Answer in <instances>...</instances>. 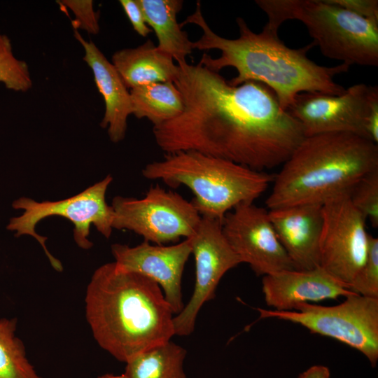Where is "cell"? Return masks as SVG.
Returning <instances> with one entry per match:
<instances>
[{
    "mask_svg": "<svg viewBox=\"0 0 378 378\" xmlns=\"http://www.w3.org/2000/svg\"><path fill=\"white\" fill-rule=\"evenodd\" d=\"M177 64L174 83L183 111L153 128L166 154L195 150L264 172L282 164L305 137L265 84L250 80L234 86L200 63Z\"/></svg>",
    "mask_w": 378,
    "mask_h": 378,
    "instance_id": "1",
    "label": "cell"
},
{
    "mask_svg": "<svg viewBox=\"0 0 378 378\" xmlns=\"http://www.w3.org/2000/svg\"><path fill=\"white\" fill-rule=\"evenodd\" d=\"M236 22L238 38L230 39L218 35L206 22L197 1L194 13L180 24L181 27L193 24L202 30V36L192 41V50L220 51L216 58L204 54L200 64L216 72L228 66L237 70V76L229 80L230 85L236 86L250 80L262 83L275 93L285 111L301 92L340 94L345 91L334 77L348 71L349 66H325L312 61L307 54L316 46L314 41L298 49L290 48L279 38L278 31L265 26L257 34L242 18H237Z\"/></svg>",
    "mask_w": 378,
    "mask_h": 378,
    "instance_id": "2",
    "label": "cell"
},
{
    "mask_svg": "<svg viewBox=\"0 0 378 378\" xmlns=\"http://www.w3.org/2000/svg\"><path fill=\"white\" fill-rule=\"evenodd\" d=\"M85 315L98 344L117 360L134 356L171 340L174 312L153 280L106 263L87 286Z\"/></svg>",
    "mask_w": 378,
    "mask_h": 378,
    "instance_id": "3",
    "label": "cell"
},
{
    "mask_svg": "<svg viewBox=\"0 0 378 378\" xmlns=\"http://www.w3.org/2000/svg\"><path fill=\"white\" fill-rule=\"evenodd\" d=\"M274 176L269 210L302 204H323L349 193L378 169V145L347 132L306 136Z\"/></svg>",
    "mask_w": 378,
    "mask_h": 378,
    "instance_id": "4",
    "label": "cell"
},
{
    "mask_svg": "<svg viewBox=\"0 0 378 378\" xmlns=\"http://www.w3.org/2000/svg\"><path fill=\"white\" fill-rule=\"evenodd\" d=\"M142 174L173 188L187 187L194 195L191 203L200 216L221 223L237 205L253 202L274 176L195 150L166 154L164 159L146 164Z\"/></svg>",
    "mask_w": 378,
    "mask_h": 378,
    "instance_id": "5",
    "label": "cell"
},
{
    "mask_svg": "<svg viewBox=\"0 0 378 378\" xmlns=\"http://www.w3.org/2000/svg\"><path fill=\"white\" fill-rule=\"evenodd\" d=\"M278 31L289 20L306 27L321 53L348 66H378V22L361 18L332 0H256Z\"/></svg>",
    "mask_w": 378,
    "mask_h": 378,
    "instance_id": "6",
    "label": "cell"
},
{
    "mask_svg": "<svg viewBox=\"0 0 378 378\" xmlns=\"http://www.w3.org/2000/svg\"><path fill=\"white\" fill-rule=\"evenodd\" d=\"M113 180L111 175L71 197L59 201L36 202L28 197H20L13 202L15 209L23 213L10 219L7 229L15 232V237L32 236L42 246L52 267L57 272L63 270L61 262L55 258L46 245L47 237L36 233L37 223L45 218L59 216L67 218L74 225V238L77 245L90 248L93 244L89 239L90 225L106 238L113 230L114 212L106 202V192Z\"/></svg>",
    "mask_w": 378,
    "mask_h": 378,
    "instance_id": "7",
    "label": "cell"
},
{
    "mask_svg": "<svg viewBox=\"0 0 378 378\" xmlns=\"http://www.w3.org/2000/svg\"><path fill=\"white\" fill-rule=\"evenodd\" d=\"M260 318L299 324L312 333L335 339L362 353L375 367L378 360V298L352 293L340 304H298L293 311L258 308Z\"/></svg>",
    "mask_w": 378,
    "mask_h": 378,
    "instance_id": "8",
    "label": "cell"
},
{
    "mask_svg": "<svg viewBox=\"0 0 378 378\" xmlns=\"http://www.w3.org/2000/svg\"><path fill=\"white\" fill-rule=\"evenodd\" d=\"M286 111L304 136L347 132L378 144V88L354 85L340 94L299 93Z\"/></svg>",
    "mask_w": 378,
    "mask_h": 378,
    "instance_id": "9",
    "label": "cell"
},
{
    "mask_svg": "<svg viewBox=\"0 0 378 378\" xmlns=\"http://www.w3.org/2000/svg\"><path fill=\"white\" fill-rule=\"evenodd\" d=\"M111 206L113 229L131 230L158 245L189 238L202 218L191 202L158 185L141 199L116 196Z\"/></svg>",
    "mask_w": 378,
    "mask_h": 378,
    "instance_id": "10",
    "label": "cell"
},
{
    "mask_svg": "<svg viewBox=\"0 0 378 378\" xmlns=\"http://www.w3.org/2000/svg\"><path fill=\"white\" fill-rule=\"evenodd\" d=\"M322 213L320 267L349 288L367 256L366 220L353 206L349 192L326 202Z\"/></svg>",
    "mask_w": 378,
    "mask_h": 378,
    "instance_id": "11",
    "label": "cell"
},
{
    "mask_svg": "<svg viewBox=\"0 0 378 378\" xmlns=\"http://www.w3.org/2000/svg\"><path fill=\"white\" fill-rule=\"evenodd\" d=\"M188 239L195 260L193 293L182 311L173 318L175 335L188 336L195 330L197 314L203 304L212 300L224 274L241 263L227 241L222 223L202 217Z\"/></svg>",
    "mask_w": 378,
    "mask_h": 378,
    "instance_id": "12",
    "label": "cell"
},
{
    "mask_svg": "<svg viewBox=\"0 0 378 378\" xmlns=\"http://www.w3.org/2000/svg\"><path fill=\"white\" fill-rule=\"evenodd\" d=\"M222 230L241 263H247L257 275L295 270L265 209L241 203L225 214Z\"/></svg>",
    "mask_w": 378,
    "mask_h": 378,
    "instance_id": "13",
    "label": "cell"
},
{
    "mask_svg": "<svg viewBox=\"0 0 378 378\" xmlns=\"http://www.w3.org/2000/svg\"><path fill=\"white\" fill-rule=\"evenodd\" d=\"M111 252L119 268L156 282L175 315L182 311V276L192 254L188 239L170 246L151 244L147 241L133 247L113 244Z\"/></svg>",
    "mask_w": 378,
    "mask_h": 378,
    "instance_id": "14",
    "label": "cell"
},
{
    "mask_svg": "<svg viewBox=\"0 0 378 378\" xmlns=\"http://www.w3.org/2000/svg\"><path fill=\"white\" fill-rule=\"evenodd\" d=\"M268 211L279 240L295 270H310L319 267L322 205L302 204Z\"/></svg>",
    "mask_w": 378,
    "mask_h": 378,
    "instance_id": "15",
    "label": "cell"
},
{
    "mask_svg": "<svg viewBox=\"0 0 378 378\" xmlns=\"http://www.w3.org/2000/svg\"><path fill=\"white\" fill-rule=\"evenodd\" d=\"M262 290L266 304L276 311H293L300 303L336 300L354 293L320 267L264 276Z\"/></svg>",
    "mask_w": 378,
    "mask_h": 378,
    "instance_id": "16",
    "label": "cell"
},
{
    "mask_svg": "<svg viewBox=\"0 0 378 378\" xmlns=\"http://www.w3.org/2000/svg\"><path fill=\"white\" fill-rule=\"evenodd\" d=\"M74 36L83 47V60L92 69L97 88L102 94L105 111L100 123L107 128L110 139L113 143L122 141L127 128L128 117L132 114L130 91L119 73L92 41H86L78 29Z\"/></svg>",
    "mask_w": 378,
    "mask_h": 378,
    "instance_id": "17",
    "label": "cell"
},
{
    "mask_svg": "<svg viewBox=\"0 0 378 378\" xmlns=\"http://www.w3.org/2000/svg\"><path fill=\"white\" fill-rule=\"evenodd\" d=\"M111 63L130 89L155 83H174L178 71L173 57L159 50L151 40L115 52Z\"/></svg>",
    "mask_w": 378,
    "mask_h": 378,
    "instance_id": "18",
    "label": "cell"
},
{
    "mask_svg": "<svg viewBox=\"0 0 378 378\" xmlns=\"http://www.w3.org/2000/svg\"><path fill=\"white\" fill-rule=\"evenodd\" d=\"M148 27L154 31L158 48L171 55L177 63L186 61L192 51V41L181 29L176 16L181 10V0H137Z\"/></svg>",
    "mask_w": 378,
    "mask_h": 378,
    "instance_id": "19",
    "label": "cell"
},
{
    "mask_svg": "<svg viewBox=\"0 0 378 378\" xmlns=\"http://www.w3.org/2000/svg\"><path fill=\"white\" fill-rule=\"evenodd\" d=\"M132 114L147 118L153 126L178 116L183 111L181 94L173 82L139 85L130 90Z\"/></svg>",
    "mask_w": 378,
    "mask_h": 378,
    "instance_id": "20",
    "label": "cell"
},
{
    "mask_svg": "<svg viewBox=\"0 0 378 378\" xmlns=\"http://www.w3.org/2000/svg\"><path fill=\"white\" fill-rule=\"evenodd\" d=\"M187 351L171 340L137 354L126 363L127 378H187Z\"/></svg>",
    "mask_w": 378,
    "mask_h": 378,
    "instance_id": "21",
    "label": "cell"
},
{
    "mask_svg": "<svg viewBox=\"0 0 378 378\" xmlns=\"http://www.w3.org/2000/svg\"><path fill=\"white\" fill-rule=\"evenodd\" d=\"M16 326V318L0 319V378H42L28 360Z\"/></svg>",
    "mask_w": 378,
    "mask_h": 378,
    "instance_id": "22",
    "label": "cell"
},
{
    "mask_svg": "<svg viewBox=\"0 0 378 378\" xmlns=\"http://www.w3.org/2000/svg\"><path fill=\"white\" fill-rule=\"evenodd\" d=\"M0 82L15 92H25L32 87L27 64L15 57L10 38L1 33Z\"/></svg>",
    "mask_w": 378,
    "mask_h": 378,
    "instance_id": "23",
    "label": "cell"
},
{
    "mask_svg": "<svg viewBox=\"0 0 378 378\" xmlns=\"http://www.w3.org/2000/svg\"><path fill=\"white\" fill-rule=\"evenodd\" d=\"M349 199L353 206L369 220L372 227H378V169L365 176L352 188Z\"/></svg>",
    "mask_w": 378,
    "mask_h": 378,
    "instance_id": "24",
    "label": "cell"
},
{
    "mask_svg": "<svg viewBox=\"0 0 378 378\" xmlns=\"http://www.w3.org/2000/svg\"><path fill=\"white\" fill-rule=\"evenodd\" d=\"M349 289L360 295L378 298V239L372 235H369L365 262Z\"/></svg>",
    "mask_w": 378,
    "mask_h": 378,
    "instance_id": "25",
    "label": "cell"
},
{
    "mask_svg": "<svg viewBox=\"0 0 378 378\" xmlns=\"http://www.w3.org/2000/svg\"><path fill=\"white\" fill-rule=\"evenodd\" d=\"M59 4L68 8L75 15L72 21L74 29H81L90 34L99 32V14L94 10L92 0H62Z\"/></svg>",
    "mask_w": 378,
    "mask_h": 378,
    "instance_id": "26",
    "label": "cell"
},
{
    "mask_svg": "<svg viewBox=\"0 0 378 378\" xmlns=\"http://www.w3.org/2000/svg\"><path fill=\"white\" fill-rule=\"evenodd\" d=\"M332 1L361 18L378 22L377 0H332Z\"/></svg>",
    "mask_w": 378,
    "mask_h": 378,
    "instance_id": "27",
    "label": "cell"
},
{
    "mask_svg": "<svg viewBox=\"0 0 378 378\" xmlns=\"http://www.w3.org/2000/svg\"><path fill=\"white\" fill-rule=\"evenodd\" d=\"M126 15L127 16L134 30L141 36L146 37L152 29L148 27L140 5L137 0H120Z\"/></svg>",
    "mask_w": 378,
    "mask_h": 378,
    "instance_id": "28",
    "label": "cell"
},
{
    "mask_svg": "<svg viewBox=\"0 0 378 378\" xmlns=\"http://www.w3.org/2000/svg\"><path fill=\"white\" fill-rule=\"evenodd\" d=\"M298 378H330V372L325 365H314L301 373Z\"/></svg>",
    "mask_w": 378,
    "mask_h": 378,
    "instance_id": "29",
    "label": "cell"
},
{
    "mask_svg": "<svg viewBox=\"0 0 378 378\" xmlns=\"http://www.w3.org/2000/svg\"><path fill=\"white\" fill-rule=\"evenodd\" d=\"M97 378H127L125 374L120 375H114L112 374H105L101 376L97 377Z\"/></svg>",
    "mask_w": 378,
    "mask_h": 378,
    "instance_id": "30",
    "label": "cell"
}]
</instances>
